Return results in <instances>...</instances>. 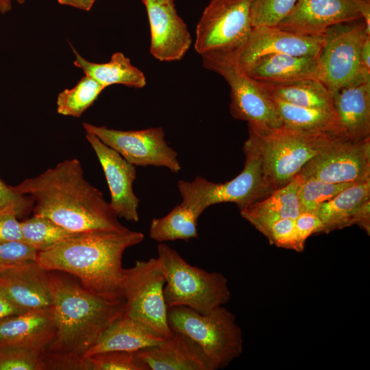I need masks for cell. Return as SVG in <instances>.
I'll use <instances>...</instances> for the list:
<instances>
[{"instance_id": "6da1fadb", "label": "cell", "mask_w": 370, "mask_h": 370, "mask_svg": "<svg viewBox=\"0 0 370 370\" xmlns=\"http://www.w3.org/2000/svg\"><path fill=\"white\" fill-rule=\"evenodd\" d=\"M48 273L56 333L42 353L46 369L86 370V353L110 324L124 315L125 299L95 295L69 273Z\"/></svg>"}, {"instance_id": "7a4b0ae2", "label": "cell", "mask_w": 370, "mask_h": 370, "mask_svg": "<svg viewBox=\"0 0 370 370\" xmlns=\"http://www.w3.org/2000/svg\"><path fill=\"white\" fill-rule=\"evenodd\" d=\"M34 201V215L47 217L73 232L127 229L103 193L84 177L80 162L65 160L38 176L12 186Z\"/></svg>"}, {"instance_id": "3957f363", "label": "cell", "mask_w": 370, "mask_h": 370, "mask_svg": "<svg viewBox=\"0 0 370 370\" xmlns=\"http://www.w3.org/2000/svg\"><path fill=\"white\" fill-rule=\"evenodd\" d=\"M142 232L96 230L77 233L51 248L38 251V264L46 271H58L76 278L90 293L112 300L122 293L125 251L141 243Z\"/></svg>"}, {"instance_id": "277c9868", "label": "cell", "mask_w": 370, "mask_h": 370, "mask_svg": "<svg viewBox=\"0 0 370 370\" xmlns=\"http://www.w3.org/2000/svg\"><path fill=\"white\" fill-rule=\"evenodd\" d=\"M248 127L243 149L259 157L263 177L272 191L291 182L306 163L338 138L329 133L304 132L284 125Z\"/></svg>"}, {"instance_id": "5b68a950", "label": "cell", "mask_w": 370, "mask_h": 370, "mask_svg": "<svg viewBox=\"0 0 370 370\" xmlns=\"http://www.w3.org/2000/svg\"><path fill=\"white\" fill-rule=\"evenodd\" d=\"M157 250L166 280L164 295L168 308L185 306L208 314L229 301L231 293L223 274L190 264L164 243H160Z\"/></svg>"}, {"instance_id": "8992f818", "label": "cell", "mask_w": 370, "mask_h": 370, "mask_svg": "<svg viewBox=\"0 0 370 370\" xmlns=\"http://www.w3.org/2000/svg\"><path fill=\"white\" fill-rule=\"evenodd\" d=\"M168 323L197 343L215 370L223 369L243 352V333L236 317L223 306L208 314L185 306L168 308Z\"/></svg>"}, {"instance_id": "52a82bcc", "label": "cell", "mask_w": 370, "mask_h": 370, "mask_svg": "<svg viewBox=\"0 0 370 370\" xmlns=\"http://www.w3.org/2000/svg\"><path fill=\"white\" fill-rule=\"evenodd\" d=\"M245 162L243 171L224 183H214L200 176L193 181H178L182 204L199 216L209 206L232 202L240 211L267 197L273 191L263 177L261 162L252 151L243 149Z\"/></svg>"}, {"instance_id": "ba28073f", "label": "cell", "mask_w": 370, "mask_h": 370, "mask_svg": "<svg viewBox=\"0 0 370 370\" xmlns=\"http://www.w3.org/2000/svg\"><path fill=\"white\" fill-rule=\"evenodd\" d=\"M366 34L362 18L333 25L324 32L317 57L318 79L332 96L343 88L365 83L360 53Z\"/></svg>"}, {"instance_id": "9c48e42d", "label": "cell", "mask_w": 370, "mask_h": 370, "mask_svg": "<svg viewBox=\"0 0 370 370\" xmlns=\"http://www.w3.org/2000/svg\"><path fill=\"white\" fill-rule=\"evenodd\" d=\"M203 66L222 76L230 88V112L248 127L270 129L283 125L271 97L228 54L201 56Z\"/></svg>"}, {"instance_id": "30bf717a", "label": "cell", "mask_w": 370, "mask_h": 370, "mask_svg": "<svg viewBox=\"0 0 370 370\" xmlns=\"http://www.w3.org/2000/svg\"><path fill=\"white\" fill-rule=\"evenodd\" d=\"M165 278L156 258L136 260L123 270L125 316L144 323L165 338L171 336L164 295Z\"/></svg>"}, {"instance_id": "8fae6325", "label": "cell", "mask_w": 370, "mask_h": 370, "mask_svg": "<svg viewBox=\"0 0 370 370\" xmlns=\"http://www.w3.org/2000/svg\"><path fill=\"white\" fill-rule=\"evenodd\" d=\"M252 0H212L196 27L195 49L201 56L232 53L248 38Z\"/></svg>"}, {"instance_id": "7c38bea8", "label": "cell", "mask_w": 370, "mask_h": 370, "mask_svg": "<svg viewBox=\"0 0 370 370\" xmlns=\"http://www.w3.org/2000/svg\"><path fill=\"white\" fill-rule=\"evenodd\" d=\"M82 125L86 132L96 136L134 166H164L174 173L182 169L177 153L166 142L161 127L124 131L88 123Z\"/></svg>"}, {"instance_id": "4fadbf2b", "label": "cell", "mask_w": 370, "mask_h": 370, "mask_svg": "<svg viewBox=\"0 0 370 370\" xmlns=\"http://www.w3.org/2000/svg\"><path fill=\"white\" fill-rule=\"evenodd\" d=\"M299 174L331 183L370 179V139L353 143L337 138L306 163Z\"/></svg>"}, {"instance_id": "5bb4252c", "label": "cell", "mask_w": 370, "mask_h": 370, "mask_svg": "<svg viewBox=\"0 0 370 370\" xmlns=\"http://www.w3.org/2000/svg\"><path fill=\"white\" fill-rule=\"evenodd\" d=\"M323 36H307L277 27H253L245 43L232 53H227L243 68L256 58L271 54L298 56H319Z\"/></svg>"}, {"instance_id": "9a60e30c", "label": "cell", "mask_w": 370, "mask_h": 370, "mask_svg": "<svg viewBox=\"0 0 370 370\" xmlns=\"http://www.w3.org/2000/svg\"><path fill=\"white\" fill-rule=\"evenodd\" d=\"M151 31L150 53L164 62L180 60L189 49L192 38L178 15L174 0H143Z\"/></svg>"}, {"instance_id": "2e32d148", "label": "cell", "mask_w": 370, "mask_h": 370, "mask_svg": "<svg viewBox=\"0 0 370 370\" xmlns=\"http://www.w3.org/2000/svg\"><path fill=\"white\" fill-rule=\"evenodd\" d=\"M86 138L97 155L104 172L110 193L111 208L119 218L138 222L139 199L132 188L136 177L135 166L94 134L86 132Z\"/></svg>"}, {"instance_id": "e0dca14e", "label": "cell", "mask_w": 370, "mask_h": 370, "mask_svg": "<svg viewBox=\"0 0 370 370\" xmlns=\"http://www.w3.org/2000/svg\"><path fill=\"white\" fill-rule=\"evenodd\" d=\"M362 18L351 0H297L277 27L307 36H322L330 26Z\"/></svg>"}, {"instance_id": "ac0fdd59", "label": "cell", "mask_w": 370, "mask_h": 370, "mask_svg": "<svg viewBox=\"0 0 370 370\" xmlns=\"http://www.w3.org/2000/svg\"><path fill=\"white\" fill-rule=\"evenodd\" d=\"M0 291L16 306L29 311L52 306L48 271L36 260L0 271Z\"/></svg>"}, {"instance_id": "d6986e66", "label": "cell", "mask_w": 370, "mask_h": 370, "mask_svg": "<svg viewBox=\"0 0 370 370\" xmlns=\"http://www.w3.org/2000/svg\"><path fill=\"white\" fill-rule=\"evenodd\" d=\"M135 353L148 370H215L201 347L178 332L172 331L160 345Z\"/></svg>"}, {"instance_id": "ffe728a7", "label": "cell", "mask_w": 370, "mask_h": 370, "mask_svg": "<svg viewBox=\"0 0 370 370\" xmlns=\"http://www.w3.org/2000/svg\"><path fill=\"white\" fill-rule=\"evenodd\" d=\"M335 136L358 143L370 139V84L360 83L333 95Z\"/></svg>"}, {"instance_id": "44dd1931", "label": "cell", "mask_w": 370, "mask_h": 370, "mask_svg": "<svg viewBox=\"0 0 370 370\" xmlns=\"http://www.w3.org/2000/svg\"><path fill=\"white\" fill-rule=\"evenodd\" d=\"M55 333L52 306L29 310L0 321V348L24 347L43 353Z\"/></svg>"}, {"instance_id": "7402d4cb", "label": "cell", "mask_w": 370, "mask_h": 370, "mask_svg": "<svg viewBox=\"0 0 370 370\" xmlns=\"http://www.w3.org/2000/svg\"><path fill=\"white\" fill-rule=\"evenodd\" d=\"M317 57L271 54L259 57L241 69L251 78L262 83L318 79Z\"/></svg>"}, {"instance_id": "603a6c76", "label": "cell", "mask_w": 370, "mask_h": 370, "mask_svg": "<svg viewBox=\"0 0 370 370\" xmlns=\"http://www.w3.org/2000/svg\"><path fill=\"white\" fill-rule=\"evenodd\" d=\"M166 338L138 320L123 315L109 325L84 358L109 351L136 352L160 345Z\"/></svg>"}, {"instance_id": "cb8c5ba5", "label": "cell", "mask_w": 370, "mask_h": 370, "mask_svg": "<svg viewBox=\"0 0 370 370\" xmlns=\"http://www.w3.org/2000/svg\"><path fill=\"white\" fill-rule=\"evenodd\" d=\"M368 201L370 179L356 182L322 203L314 212L322 221V233L355 225L357 214Z\"/></svg>"}, {"instance_id": "d4e9b609", "label": "cell", "mask_w": 370, "mask_h": 370, "mask_svg": "<svg viewBox=\"0 0 370 370\" xmlns=\"http://www.w3.org/2000/svg\"><path fill=\"white\" fill-rule=\"evenodd\" d=\"M301 180L298 174L288 184L241 210V215L254 227L282 219H297L301 212L298 200Z\"/></svg>"}, {"instance_id": "484cf974", "label": "cell", "mask_w": 370, "mask_h": 370, "mask_svg": "<svg viewBox=\"0 0 370 370\" xmlns=\"http://www.w3.org/2000/svg\"><path fill=\"white\" fill-rule=\"evenodd\" d=\"M72 50L75 56L73 64L105 88L122 84L140 88L146 84L144 73L121 52L113 53L108 62L95 63L86 60L73 47Z\"/></svg>"}, {"instance_id": "4316f807", "label": "cell", "mask_w": 370, "mask_h": 370, "mask_svg": "<svg viewBox=\"0 0 370 370\" xmlns=\"http://www.w3.org/2000/svg\"><path fill=\"white\" fill-rule=\"evenodd\" d=\"M257 82L267 95L288 103L334 112L333 96L317 79L276 84Z\"/></svg>"}, {"instance_id": "83f0119b", "label": "cell", "mask_w": 370, "mask_h": 370, "mask_svg": "<svg viewBox=\"0 0 370 370\" xmlns=\"http://www.w3.org/2000/svg\"><path fill=\"white\" fill-rule=\"evenodd\" d=\"M269 96L283 125L304 132L329 133L336 136L334 112L299 106Z\"/></svg>"}, {"instance_id": "f1b7e54d", "label": "cell", "mask_w": 370, "mask_h": 370, "mask_svg": "<svg viewBox=\"0 0 370 370\" xmlns=\"http://www.w3.org/2000/svg\"><path fill=\"white\" fill-rule=\"evenodd\" d=\"M198 219L188 207L181 203L164 217L152 219L149 236L159 243L195 238L198 236Z\"/></svg>"}, {"instance_id": "f546056e", "label": "cell", "mask_w": 370, "mask_h": 370, "mask_svg": "<svg viewBox=\"0 0 370 370\" xmlns=\"http://www.w3.org/2000/svg\"><path fill=\"white\" fill-rule=\"evenodd\" d=\"M21 227L23 242L38 251L47 250L77 234L66 230L47 217L34 214L21 221Z\"/></svg>"}, {"instance_id": "4dcf8cb0", "label": "cell", "mask_w": 370, "mask_h": 370, "mask_svg": "<svg viewBox=\"0 0 370 370\" xmlns=\"http://www.w3.org/2000/svg\"><path fill=\"white\" fill-rule=\"evenodd\" d=\"M105 88L94 79L84 75L73 88L64 89L58 94L57 112L64 116L80 117Z\"/></svg>"}, {"instance_id": "1f68e13d", "label": "cell", "mask_w": 370, "mask_h": 370, "mask_svg": "<svg viewBox=\"0 0 370 370\" xmlns=\"http://www.w3.org/2000/svg\"><path fill=\"white\" fill-rule=\"evenodd\" d=\"M354 183H331L314 177H302L298 190L301 212L314 213L319 205Z\"/></svg>"}, {"instance_id": "d6a6232c", "label": "cell", "mask_w": 370, "mask_h": 370, "mask_svg": "<svg viewBox=\"0 0 370 370\" xmlns=\"http://www.w3.org/2000/svg\"><path fill=\"white\" fill-rule=\"evenodd\" d=\"M86 370H148L135 352L109 351L84 358Z\"/></svg>"}, {"instance_id": "836d02e7", "label": "cell", "mask_w": 370, "mask_h": 370, "mask_svg": "<svg viewBox=\"0 0 370 370\" xmlns=\"http://www.w3.org/2000/svg\"><path fill=\"white\" fill-rule=\"evenodd\" d=\"M295 219H282L260 224L255 228L267 238L271 245L301 252L304 249V245L299 238Z\"/></svg>"}, {"instance_id": "e575fe53", "label": "cell", "mask_w": 370, "mask_h": 370, "mask_svg": "<svg viewBox=\"0 0 370 370\" xmlns=\"http://www.w3.org/2000/svg\"><path fill=\"white\" fill-rule=\"evenodd\" d=\"M297 0H252V27H275L289 13Z\"/></svg>"}, {"instance_id": "d590c367", "label": "cell", "mask_w": 370, "mask_h": 370, "mask_svg": "<svg viewBox=\"0 0 370 370\" xmlns=\"http://www.w3.org/2000/svg\"><path fill=\"white\" fill-rule=\"evenodd\" d=\"M42 352L24 347L0 348V370H44Z\"/></svg>"}, {"instance_id": "8d00e7d4", "label": "cell", "mask_w": 370, "mask_h": 370, "mask_svg": "<svg viewBox=\"0 0 370 370\" xmlns=\"http://www.w3.org/2000/svg\"><path fill=\"white\" fill-rule=\"evenodd\" d=\"M33 199L16 193L0 179V214L12 213L18 218L23 217L32 210Z\"/></svg>"}, {"instance_id": "74e56055", "label": "cell", "mask_w": 370, "mask_h": 370, "mask_svg": "<svg viewBox=\"0 0 370 370\" xmlns=\"http://www.w3.org/2000/svg\"><path fill=\"white\" fill-rule=\"evenodd\" d=\"M38 252L23 242L0 243V271L12 265L36 261Z\"/></svg>"}, {"instance_id": "f35d334b", "label": "cell", "mask_w": 370, "mask_h": 370, "mask_svg": "<svg viewBox=\"0 0 370 370\" xmlns=\"http://www.w3.org/2000/svg\"><path fill=\"white\" fill-rule=\"evenodd\" d=\"M295 225L299 238L304 245L311 235L322 233V221L314 213L301 212L295 219Z\"/></svg>"}, {"instance_id": "ab89813d", "label": "cell", "mask_w": 370, "mask_h": 370, "mask_svg": "<svg viewBox=\"0 0 370 370\" xmlns=\"http://www.w3.org/2000/svg\"><path fill=\"white\" fill-rule=\"evenodd\" d=\"M10 242H23L21 222L14 214H1L0 243Z\"/></svg>"}, {"instance_id": "60d3db41", "label": "cell", "mask_w": 370, "mask_h": 370, "mask_svg": "<svg viewBox=\"0 0 370 370\" xmlns=\"http://www.w3.org/2000/svg\"><path fill=\"white\" fill-rule=\"evenodd\" d=\"M360 62L362 81L370 84V35L367 34L361 45Z\"/></svg>"}, {"instance_id": "b9f144b4", "label": "cell", "mask_w": 370, "mask_h": 370, "mask_svg": "<svg viewBox=\"0 0 370 370\" xmlns=\"http://www.w3.org/2000/svg\"><path fill=\"white\" fill-rule=\"evenodd\" d=\"M27 312L13 304L0 291V321L7 317Z\"/></svg>"}, {"instance_id": "7bdbcfd3", "label": "cell", "mask_w": 370, "mask_h": 370, "mask_svg": "<svg viewBox=\"0 0 370 370\" xmlns=\"http://www.w3.org/2000/svg\"><path fill=\"white\" fill-rule=\"evenodd\" d=\"M366 25V32L370 35V0H351Z\"/></svg>"}, {"instance_id": "ee69618b", "label": "cell", "mask_w": 370, "mask_h": 370, "mask_svg": "<svg viewBox=\"0 0 370 370\" xmlns=\"http://www.w3.org/2000/svg\"><path fill=\"white\" fill-rule=\"evenodd\" d=\"M96 0H58L62 5L70 6L84 11H89Z\"/></svg>"}, {"instance_id": "f6af8a7d", "label": "cell", "mask_w": 370, "mask_h": 370, "mask_svg": "<svg viewBox=\"0 0 370 370\" xmlns=\"http://www.w3.org/2000/svg\"><path fill=\"white\" fill-rule=\"evenodd\" d=\"M12 9V0H0V14H4Z\"/></svg>"}, {"instance_id": "bcb514c9", "label": "cell", "mask_w": 370, "mask_h": 370, "mask_svg": "<svg viewBox=\"0 0 370 370\" xmlns=\"http://www.w3.org/2000/svg\"><path fill=\"white\" fill-rule=\"evenodd\" d=\"M18 3L23 4L25 2V0H15Z\"/></svg>"}]
</instances>
